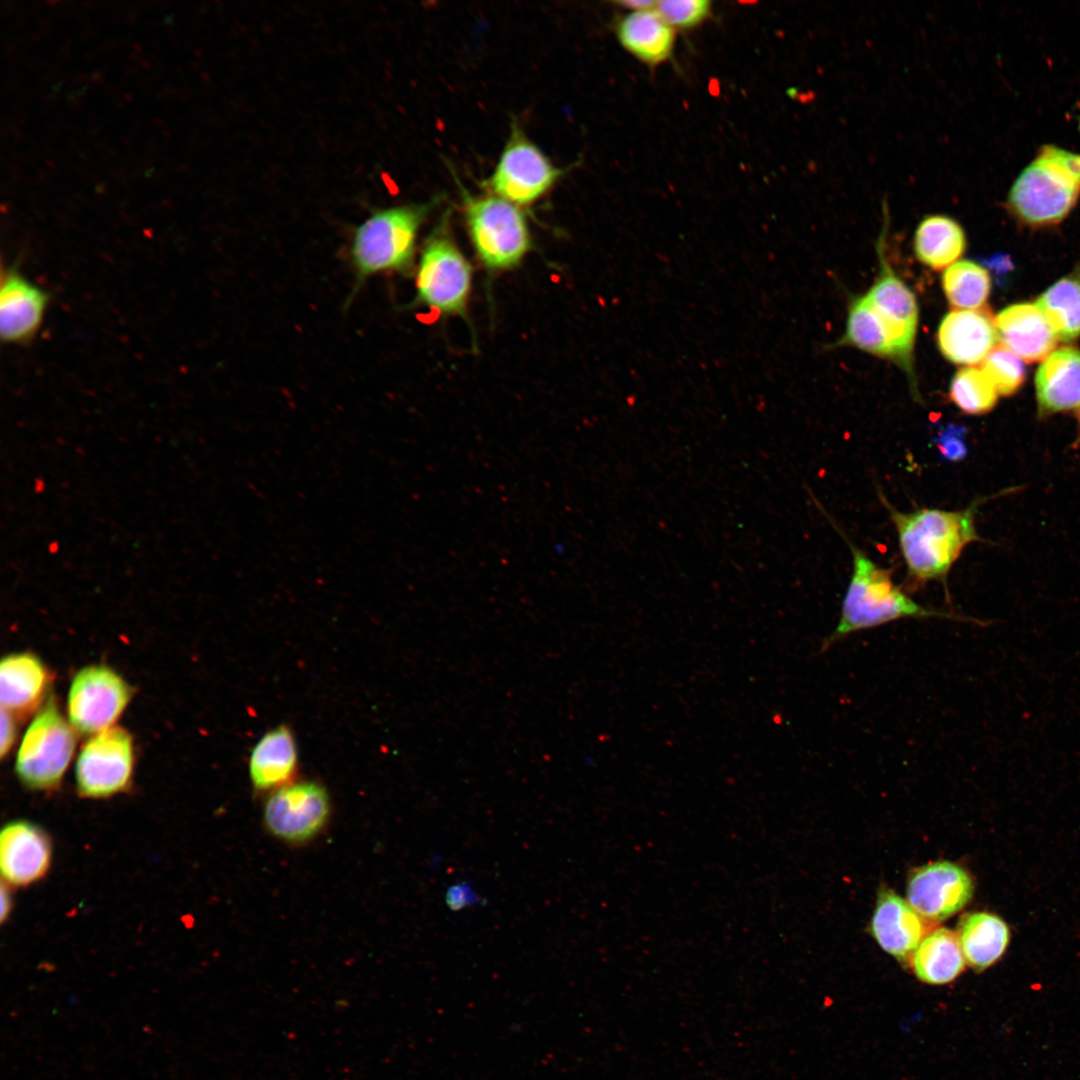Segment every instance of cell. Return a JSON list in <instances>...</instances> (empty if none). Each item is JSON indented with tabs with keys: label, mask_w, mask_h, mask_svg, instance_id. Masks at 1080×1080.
<instances>
[{
	"label": "cell",
	"mask_w": 1080,
	"mask_h": 1080,
	"mask_svg": "<svg viewBox=\"0 0 1080 1080\" xmlns=\"http://www.w3.org/2000/svg\"><path fill=\"white\" fill-rule=\"evenodd\" d=\"M882 500L895 526L910 584L918 588L939 581L946 587L947 576L964 548L981 540L974 520L978 503L957 511L921 508L903 513Z\"/></svg>",
	"instance_id": "6da1fadb"
},
{
	"label": "cell",
	"mask_w": 1080,
	"mask_h": 1080,
	"mask_svg": "<svg viewBox=\"0 0 1080 1080\" xmlns=\"http://www.w3.org/2000/svg\"><path fill=\"white\" fill-rule=\"evenodd\" d=\"M853 569L843 597L840 619L825 638L822 651L848 635L905 618H941L986 626L983 620L927 609L916 603L899 586L891 572L873 562L862 550L847 541Z\"/></svg>",
	"instance_id": "7a4b0ae2"
},
{
	"label": "cell",
	"mask_w": 1080,
	"mask_h": 1080,
	"mask_svg": "<svg viewBox=\"0 0 1080 1080\" xmlns=\"http://www.w3.org/2000/svg\"><path fill=\"white\" fill-rule=\"evenodd\" d=\"M1080 198V153L1045 144L1019 173L1007 196L1009 212L1030 227L1061 222Z\"/></svg>",
	"instance_id": "3957f363"
},
{
	"label": "cell",
	"mask_w": 1080,
	"mask_h": 1080,
	"mask_svg": "<svg viewBox=\"0 0 1080 1080\" xmlns=\"http://www.w3.org/2000/svg\"><path fill=\"white\" fill-rule=\"evenodd\" d=\"M432 207L433 202L380 209L356 228L350 257L358 286L373 275L411 264L419 229Z\"/></svg>",
	"instance_id": "277c9868"
},
{
	"label": "cell",
	"mask_w": 1080,
	"mask_h": 1080,
	"mask_svg": "<svg viewBox=\"0 0 1080 1080\" xmlns=\"http://www.w3.org/2000/svg\"><path fill=\"white\" fill-rule=\"evenodd\" d=\"M75 745L74 728L50 699L24 734L15 766L18 778L32 790L55 789L69 766Z\"/></svg>",
	"instance_id": "5b68a950"
},
{
	"label": "cell",
	"mask_w": 1080,
	"mask_h": 1080,
	"mask_svg": "<svg viewBox=\"0 0 1080 1080\" xmlns=\"http://www.w3.org/2000/svg\"><path fill=\"white\" fill-rule=\"evenodd\" d=\"M464 202L471 240L482 262L491 269L516 265L530 246L522 211L495 195L474 197L465 193Z\"/></svg>",
	"instance_id": "8992f818"
},
{
	"label": "cell",
	"mask_w": 1080,
	"mask_h": 1080,
	"mask_svg": "<svg viewBox=\"0 0 1080 1080\" xmlns=\"http://www.w3.org/2000/svg\"><path fill=\"white\" fill-rule=\"evenodd\" d=\"M469 262L439 228L426 242L416 274L417 300L445 314L465 310L471 289Z\"/></svg>",
	"instance_id": "52a82bcc"
},
{
	"label": "cell",
	"mask_w": 1080,
	"mask_h": 1080,
	"mask_svg": "<svg viewBox=\"0 0 1080 1080\" xmlns=\"http://www.w3.org/2000/svg\"><path fill=\"white\" fill-rule=\"evenodd\" d=\"M562 170L513 126L494 171L484 182L495 196L515 205L535 202L557 182Z\"/></svg>",
	"instance_id": "ba28073f"
},
{
	"label": "cell",
	"mask_w": 1080,
	"mask_h": 1080,
	"mask_svg": "<svg viewBox=\"0 0 1080 1080\" xmlns=\"http://www.w3.org/2000/svg\"><path fill=\"white\" fill-rule=\"evenodd\" d=\"M134 765L131 735L121 727L95 734L81 749L75 778L79 794L85 798H108L125 791Z\"/></svg>",
	"instance_id": "9c48e42d"
},
{
	"label": "cell",
	"mask_w": 1080,
	"mask_h": 1080,
	"mask_svg": "<svg viewBox=\"0 0 1080 1080\" xmlns=\"http://www.w3.org/2000/svg\"><path fill=\"white\" fill-rule=\"evenodd\" d=\"M130 698V687L114 670L103 665L85 667L70 686L69 723L82 734L95 735L113 727Z\"/></svg>",
	"instance_id": "30bf717a"
},
{
	"label": "cell",
	"mask_w": 1080,
	"mask_h": 1080,
	"mask_svg": "<svg viewBox=\"0 0 1080 1080\" xmlns=\"http://www.w3.org/2000/svg\"><path fill=\"white\" fill-rule=\"evenodd\" d=\"M330 813L329 797L315 782L287 784L273 791L264 805V824L278 839L303 843L325 826Z\"/></svg>",
	"instance_id": "8fae6325"
},
{
	"label": "cell",
	"mask_w": 1080,
	"mask_h": 1080,
	"mask_svg": "<svg viewBox=\"0 0 1080 1080\" xmlns=\"http://www.w3.org/2000/svg\"><path fill=\"white\" fill-rule=\"evenodd\" d=\"M973 882L960 866L937 861L915 870L908 881V903L922 916L942 921L960 911L972 898Z\"/></svg>",
	"instance_id": "7c38bea8"
},
{
	"label": "cell",
	"mask_w": 1080,
	"mask_h": 1080,
	"mask_svg": "<svg viewBox=\"0 0 1080 1080\" xmlns=\"http://www.w3.org/2000/svg\"><path fill=\"white\" fill-rule=\"evenodd\" d=\"M52 842L47 832L27 820L7 823L0 836V866L3 882L10 887H28L42 880L52 862Z\"/></svg>",
	"instance_id": "4fadbf2b"
},
{
	"label": "cell",
	"mask_w": 1080,
	"mask_h": 1080,
	"mask_svg": "<svg viewBox=\"0 0 1080 1080\" xmlns=\"http://www.w3.org/2000/svg\"><path fill=\"white\" fill-rule=\"evenodd\" d=\"M837 345L854 346L872 355L894 361L907 375L914 395H918L913 367V348L888 324L864 296L851 299L845 332Z\"/></svg>",
	"instance_id": "5bb4252c"
},
{
	"label": "cell",
	"mask_w": 1080,
	"mask_h": 1080,
	"mask_svg": "<svg viewBox=\"0 0 1080 1080\" xmlns=\"http://www.w3.org/2000/svg\"><path fill=\"white\" fill-rule=\"evenodd\" d=\"M997 331L991 313L979 309H953L941 320L937 345L942 355L958 365L982 363L996 346Z\"/></svg>",
	"instance_id": "9a60e30c"
},
{
	"label": "cell",
	"mask_w": 1080,
	"mask_h": 1080,
	"mask_svg": "<svg viewBox=\"0 0 1080 1080\" xmlns=\"http://www.w3.org/2000/svg\"><path fill=\"white\" fill-rule=\"evenodd\" d=\"M49 296L15 270L3 271L0 289V333L9 344H23L38 332Z\"/></svg>",
	"instance_id": "2e32d148"
},
{
	"label": "cell",
	"mask_w": 1080,
	"mask_h": 1080,
	"mask_svg": "<svg viewBox=\"0 0 1080 1080\" xmlns=\"http://www.w3.org/2000/svg\"><path fill=\"white\" fill-rule=\"evenodd\" d=\"M886 233L885 222L876 244L879 275L865 297L902 339L914 348L919 309L915 295L895 274L885 257Z\"/></svg>",
	"instance_id": "e0dca14e"
},
{
	"label": "cell",
	"mask_w": 1080,
	"mask_h": 1080,
	"mask_svg": "<svg viewBox=\"0 0 1080 1080\" xmlns=\"http://www.w3.org/2000/svg\"><path fill=\"white\" fill-rule=\"evenodd\" d=\"M995 326L1001 345L1029 363L1047 358L1058 339L1036 304L1004 308L995 317Z\"/></svg>",
	"instance_id": "ac0fdd59"
},
{
	"label": "cell",
	"mask_w": 1080,
	"mask_h": 1080,
	"mask_svg": "<svg viewBox=\"0 0 1080 1080\" xmlns=\"http://www.w3.org/2000/svg\"><path fill=\"white\" fill-rule=\"evenodd\" d=\"M871 930L884 951L901 962H908L924 938L925 925L908 902L885 890L877 899Z\"/></svg>",
	"instance_id": "d6986e66"
},
{
	"label": "cell",
	"mask_w": 1080,
	"mask_h": 1080,
	"mask_svg": "<svg viewBox=\"0 0 1080 1080\" xmlns=\"http://www.w3.org/2000/svg\"><path fill=\"white\" fill-rule=\"evenodd\" d=\"M1041 416L1067 412L1080 405V350L1063 347L1045 358L1035 377Z\"/></svg>",
	"instance_id": "ffe728a7"
},
{
	"label": "cell",
	"mask_w": 1080,
	"mask_h": 1080,
	"mask_svg": "<svg viewBox=\"0 0 1080 1080\" xmlns=\"http://www.w3.org/2000/svg\"><path fill=\"white\" fill-rule=\"evenodd\" d=\"M297 748L290 728L280 725L266 732L249 757V776L256 791L276 790L288 784L297 769Z\"/></svg>",
	"instance_id": "44dd1931"
},
{
	"label": "cell",
	"mask_w": 1080,
	"mask_h": 1080,
	"mask_svg": "<svg viewBox=\"0 0 1080 1080\" xmlns=\"http://www.w3.org/2000/svg\"><path fill=\"white\" fill-rule=\"evenodd\" d=\"M47 684V670L35 655L14 653L2 659L1 707L15 717L26 715L38 706Z\"/></svg>",
	"instance_id": "7402d4cb"
},
{
	"label": "cell",
	"mask_w": 1080,
	"mask_h": 1080,
	"mask_svg": "<svg viewBox=\"0 0 1080 1080\" xmlns=\"http://www.w3.org/2000/svg\"><path fill=\"white\" fill-rule=\"evenodd\" d=\"M957 936L965 961L980 972L1002 957L1009 944L1010 931L999 916L973 912L961 918Z\"/></svg>",
	"instance_id": "603a6c76"
},
{
	"label": "cell",
	"mask_w": 1080,
	"mask_h": 1080,
	"mask_svg": "<svg viewBox=\"0 0 1080 1080\" xmlns=\"http://www.w3.org/2000/svg\"><path fill=\"white\" fill-rule=\"evenodd\" d=\"M617 37L632 55L648 64L665 61L672 53L674 29L654 9L632 11L621 19Z\"/></svg>",
	"instance_id": "cb8c5ba5"
},
{
	"label": "cell",
	"mask_w": 1080,
	"mask_h": 1080,
	"mask_svg": "<svg viewBox=\"0 0 1080 1080\" xmlns=\"http://www.w3.org/2000/svg\"><path fill=\"white\" fill-rule=\"evenodd\" d=\"M915 975L927 984H947L957 978L965 966L957 933L947 928L926 935L912 956Z\"/></svg>",
	"instance_id": "d4e9b609"
},
{
	"label": "cell",
	"mask_w": 1080,
	"mask_h": 1080,
	"mask_svg": "<svg viewBox=\"0 0 1080 1080\" xmlns=\"http://www.w3.org/2000/svg\"><path fill=\"white\" fill-rule=\"evenodd\" d=\"M917 259L933 270L948 268L963 254L966 236L961 225L947 215L924 217L914 234Z\"/></svg>",
	"instance_id": "484cf974"
},
{
	"label": "cell",
	"mask_w": 1080,
	"mask_h": 1080,
	"mask_svg": "<svg viewBox=\"0 0 1080 1080\" xmlns=\"http://www.w3.org/2000/svg\"><path fill=\"white\" fill-rule=\"evenodd\" d=\"M1035 304L1058 339L1070 342L1080 336V276L1070 275L1055 282Z\"/></svg>",
	"instance_id": "4316f807"
},
{
	"label": "cell",
	"mask_w": 1080,
	"mask_h": 1080,
	"mask_svg": "<svg viewBox=\"0 0 1080 1080\" xmlns=\"http://www.w3.org/2000/svg\"><path fill=\"white\" fill-rule=\"evenodd\" d=\"M942 286L948 302L955 309H979L989 297L991 278L985 267L961 260L946 269Z\"/></svg>",
	"instance_id": "83f0119b"
},
{
	"label": "cell",
	"mask_w": 1080,
	"mask_h": 1080,
	"mask_svg": "<svg viewBox=\"0 0 1080 1080\" xmlns=\"http://www.w3.org/2000/svg\"><path fill=\"white\" fill-rule=\"evenodd\" d=\"M950 400L964 413L983 415L997 403L998 391L981 367H964L952 378Z\"/></svg>",
	"instance_id": "f1b7e54d"
},
{
	"label": "cell",
	"mask_w": 1080,
	"mask_h": 1080,
	"mask_svg": "<svg viewBox=\"0 0 1080 1080\" xmlns=\"http://www.w3.org/2000/svg\"><path fill=\"white\" fill-rule=\"evenodd\" d=\"M980 367L992 380L998 394L1003 396L1018 391L1026 377L1022 360L1001 344L989 352Z\"/></svg>",
	"instance_id": "f546056e"
},
{
	"label": "cell",
	"mask_w": 1080,
	"mask_h": 1080,
	"mask_svg": "<svg viewBox=\"0 0 1080 1080\" xmlns=\"http://www.w3.org/2000/svg\"><path fill=\"white\" fill-rule=\"evenodd\" d=\"M710 9L711 2L707 0H663L655 7L673 29L696 26L709 15Z\"/></svg>",
	"instance_id": "4dcf8cb0"
},
{
	"label": "cell",
	"mask_w": 1080,
	"mask_h": 1080,
	"mask_svg": "<svg viewBox=\"0 0 1080 1080\" xmlns=\"http://www.w3.org/2000/svg\"><path fill=\"white\" fill-rule=\"evenodd\" d=\"M965 434L964 427L954 424H949L938 433L935 443L943 459L957 462L967 455Z\"/></svg>",
	"instance_id": "1f68e13d"
},
{
	"label": "cell",
	"mask_w": 1080,
	"mask_h": 1080,
	"mask_svg": "<svg viewBox=\"0 0 1080 1080\" xmlns=\"http://www.w3.org/2000/svg\"><path fill=\"white\" fill-rule=\"evenodd\" d=\"M445 902L451 911L456 912L471 906L486 904V900L478 895L467 880H461L450 885L445 893Z\"/></svg>",
	"instance_id": "d6a6232c"
},
{
	"label": "cell",
	"mask_w": 1080,
	"mask_h": 1080,
	"mask_svg": "<svg viewBox=\"0 0 1080 1080\" xmlns=\"http://www.w3.org/2000/svg\"><path fill=\"white\" fill-rule=\"evenodd\" d=\"M16 739L15 716L1 708V747L0 753L3 758L12 748Z\"/></svg>",
	"instance_id": "836d02e7"
},
{
	"label": "cell",
	"mask_w": 1080,
	"mask_h": 1080,
	"mask_svg": "<svg viewBox=\"0 0 1080 1080\" xmlns=\"http://www.w3.org/2000/svg\"><path fill=\"white\" fill-rule=\"evenodd\" d=\"M982 261L984 265L998 277V279L1005 276L1012 269V262L1009 256L1004 254H995Z\"/></svg>",
	"instance_id": "e575fe53"
},
{
	"label": "cell",
	"mask_w": 1080,
	"mask_h": 1080,
	"mask_svg": "<svg viewBox=\"0 0 1080 1080\" xmlns=\"http://www.w3.org/2000/svg\"><path fill=\"white\" fill-rule=\"evenodd\" d=\"M11 887L2 881L1 888V921L4 922L9 916L12 909V895L10 892Z\"/></svg>",
	"instance_id": "d590c367"
},
{
	"label": "cell",
	"mask_w": 1080,
	"mask_h": 1080,
	"mask_svg": "<svg viewBox=\"0 0 1080 1080\" xmlns=\"http://www.w3.org/2000/svg\"><path fill=\"white\" fill-rule=\"evenodd\" d=\"M621 6L631 9L632 11H642L654 9L657 2L652 0H628L618 2Z\"/></svg>",
	"instance_id": "8d00e7d4"
}]
</instances>
